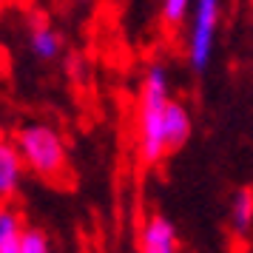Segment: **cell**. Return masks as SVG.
Returning a JSON list of instances; mask_svg holds the SVG:
<instances>
[{"mask_svg":"<svg viewBox=\"0 0 253 253\" xmlns=\"http://www.w3.org/2000/svg\"><path fill=\"white\" fill-rule=\"evenodd\" d=\"M20 253H51V245H48V236L37 228H26L23 245H20Z\"/></svg>","mask_w":253,"mask_h":253,"instance_id":"11","label":"cell"},{"mask_svg":"<svg viewBox=\"0 0 253 253\" xmlns=\"http://www.w3.org/2000/svg\"><path fill=\"white\" fill-rule=\"evenodd\" d=\"M219 26V0H194L191 35H188V63L194 71H205L213 54Z\"/></svg>","mask_w":253,"mask_h":253,"instance_id":"3","label":"cell"},{"mask_svg":"<svg viewBox=\"0 0 253 253\" xmlns=\"http://www.w3.org/2000/svg\"><path fill=\"white\" fill-rule=\"evenodd\" d=\"M14 148L20 151L26 168L43 179H57L66 171V145L57 128L46 123H32L23 126L14 134Z\"/></svg>","mask_w":253,"mask_h":253,"instance_id":"2","label":"cell"},{"mask_svg":"<svg viewBox=\"0 0 253 253\" xmlns=\"http://www.w3.org/2000/svg\"><path fill=\"white\" fill-rule=\"evenodd\" d=\"M191 131H194V123H191V114L182 103L171 100V108H168V120H165V145H168V154L179 151L191 139Z\"/></svg>","mask_w":253,"mask_h":253,"instance_id":"6","label":"cell"},{"mask_svg":"<svg viewBox=\"0 0 253 253\" xmlns=\"http://www.w3.org/2000/svg\"><path fill=\"white\" fill-rule=\"evenodd\" d=\"M139 253H179V236L168 216L151 213L139 228Z\"/></svg>","mask_w":253,"mask_h":253,"instance_id":"4","label":"cell"},{"mask_svg":"<svg viewBox=\"0 0 253 253\" xmlns=\"http://www.w3.org/2000/svg\"><path fill=\"white\" fill-rule=\"evenodd\" d=\"M23 168L26 162L20 157V151L14 148V142H3L0 145V196L9 199L14 196V191L20 188V179H23Z\"/></svg>","mask_w":253,"mask_h":253,"instance_id":"5","label":"cell"},{"mask_svg":"<svg viewBox=\"0 0 253 253\" xmlns=\"http://www.w3.org/2000/svg\"><path fill=\"white\" fill-rule=\"evenodd\" d=\"M26 228L14 211H0V253H20Z\"/></svg>","mask_w":253,"mask_h":253,"instance_id":"8","label":"cell"},{"mask_svg":"<svg viewBox=\"0 0 253 253\" xmlns=\"http://www.w3.org/2000/svg\"><path fill=\"white\" fill-rule=\"evenodd\" d=\"M168 108H171L168 71L162 66H151L142 77L137 103V145L145 165H157L168 154V145H165Z\"/></svg>","mask_w":253,"mask_h":253,"instance_id":"1","label":"cell"},{"mask_svg":"<svg viewBox=\"0 0 253 253\" xmlns=\"http://www.w3.org/2000/svg\"><path fill=\"white\" fill-rule=\"evenodd\" d=\"M191 6H194V0H162L160 14L168 26H179L185 17H188Z\"/></svg>","mask_w":253,"mask_h":253,"instance_id":"10","label":"cell"},{"mask_svg":"<svg viewBox=\"0 0 253 253\" xmlns=\"http://www.w3.org/2000/svg\"><path fill=\"white\" fill-rule=\"evenodd\" d=\"M230 225L239 233H248L253 228V191L239 188L230 199Z\"/></svg>","mask_w":253,"mask_h":253,"instance_id":"9","label":"cell"},{"mask_svg":"<svg viewBox=\"0 0 253 253\" xmlns=\"http://www.w3.org/2000/svg\"><path fill=\"white\" fill-rule=\"evenodd\" d=\"M29 48L35 51L37 60H54L60 54V35L46 23H32L29 26Z\"/></svg>","mask_w":253,"mask_h":253,"instance_id":"7","label":"cell"}]
</instances>
